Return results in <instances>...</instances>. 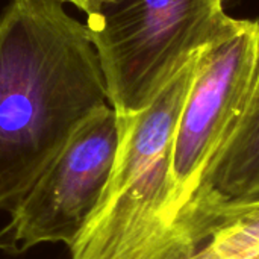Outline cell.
<instances>
[{
  "instance_id": "7",
  "label": "cell",
  "mask_w": 259,
  "mask_h": 259,
  "mask_svg": "<svg viewBox=\"0 0 259 259\" xmlns=\"http://www.w3.org/2000/svg\"><path fill=\"white\" fill-rule=\"evenodd\" d=\"M259 252V200L229 202L206 246L193 259H249Z\"/></svg>"
},
{
  "instance_id": "2",
  "label": "cell",
  "mask_w": 259,
  "mask_h": 259,
  "mask_svg": "<svg viewBox=\"0 0 259 259\" xmlns=\"http://www.w3.org/2000/svg\"><path fill=\"white\" fill-rule=\"evenodd\" d=\"M199 53L141 111L118 117V147L105 191L71 259H193L222 223L228 200L197 215L168 217L171 150Z\"/></svg>"
},
{
  "instance_id": "5",
  "label": "cell",
  "mask_w": 259,
  "mask_h": 259,
  "mask_svg": "<svg viewBox=\"0 0 259 259\" xmlns=\"http://www.w3.org/2000/svg\"><path fill=\"white\" fill-rule=\"evenodd\" d=\"M118 117L105 105L68 138L0 229V252L21 255L44 243L74 244L109 181Z\"/></svg>"
},
{
  "instance_id": "9",
  "label": "cell",
  "mask_w": 259,
  "mask_h": 259,
  "mask_svg": "<svg viewBox=\"0 0 259 259\" xmlns=\"http://www.w3.org/2000/svg\"><path fill=\"white\" fill-rule=\"evenodd\" d=\"M249 259H259V252H256V253H255L253 256H250Z\"/></svg>"
},
{
  "instance_id": "8",
  "label": "cell",
  "mask_w": 259,
  "mask_h": 259,
  "mask_svg": "<svg viewBox=\"0 0 259 259\" xmlns=\"http://www.w3.org/2000/svg\"><path fill=\"white\" fill-rule=\"evenodd\" d=\"M62 3H71L74 5L76 8H79L80 11H83L87 15L93 14L103 0H61Z\"/></svg>"
},
{
  "instance_id": "3",
  "label": "cell",
  "mask_w": 259,
  "mask_h": 259,
  "mask_svg": "<svg viewBox=\"0 0 259 259\" xmlns=\"http://www.w3.org/2000/svg\"><path fill=\"white\" fill-rule=\"evenodd\" d=\"M225 0H103L85 27L117 115L146 108L226 27Z\"/></svg>"
},
{
  "instance_id": "4",
  "label": "cell",
  "mask_w": 259,
  "mask_h": 259,
  "mask_svg": "<svg viewBox=\"0 0 259 259\" xmlns=\"http://www.w3.org/2000/svg\"><path fill=\"white\" fill-rule=\"evenodd\" d=\"M259 70V21H228L197 58L171 150L168 217L197 215L202 181L244 115Z\"/></svg>"
},
{
  "instance_id": "6",
  "label": "cell",
  "mask_w": 259,
  "mask_h": 259,
  "mask_svg": "<svg viewBox=\"0 0 259 259\" xmlns=\"http://www.w3.org/2000/svg\"><path fill=\"white\" fill-rule=\"evenodd\" d=\"M200 190L235 203L259 200V70L244 115L208 168Z\"/></svg>"
},
{
  "instance_id": "1",
  "label": "cell",
  "mask_w": 259,
  "mask_h": 259,
  "mask_svg": "<svg viewBox=\"0 0 259 259\" xmlns=\"http://www.w3.org/2000/svg\"><path fill=\"white\" fill-rule=\"evenodd\" d=\"M105 105L85 24L61 0H12L0 18V211L18 205L73 132Z\"/></svg>"
}]
</instances>
